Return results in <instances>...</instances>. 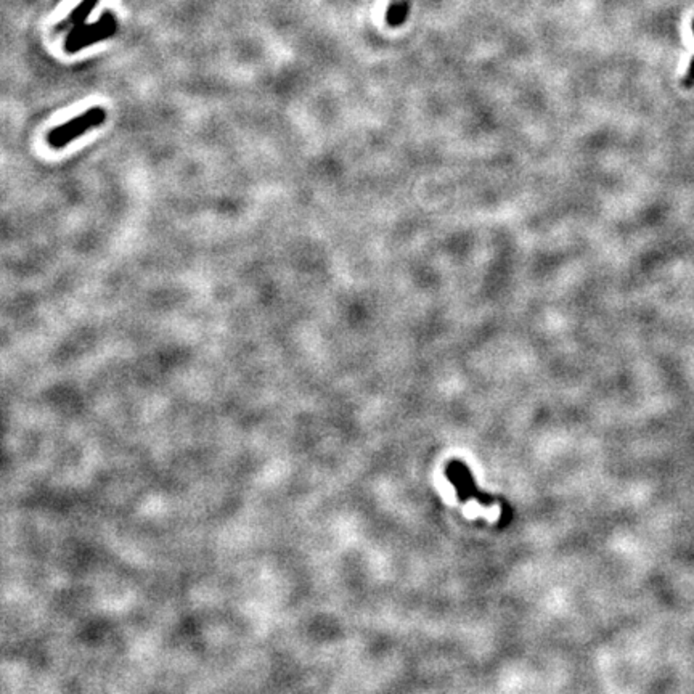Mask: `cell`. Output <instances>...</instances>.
<instances>
[{"instance_id":"1","label":"cell","mask_w":694,"mask_h":694,"mask_svg":"<svg viewBox=\"0 0 694 694\" xmlns=\"http://www.w3.org/2000/svg\"><path fill=\"white\" fill-rule=\"evenodd\" d=\"M106 121V111L100 106L95 108H90L84 111L83 115H79L76 117H73L71 121H68L65 124H60L55 129H52L47 135V143L55 149L65 148L66 145H70L73 140L79 139L84 134L89 132V130L98 127L100 124H103Z\"/></svg>"},{"instance_id":"2","label":"cell","mask_w":694,"mask_h":694,"mask_svg":"<svg viewBox=\"0 0 694 694\" xmlns=\"http://www.w3.org/2000/svg\"><path fill=\"white\" fill-rule=\"evenodd\" d=\"M446 473H447V479L455 485L456 495H458V500L461 503H465L466 500L470 498H476L479 500V503L487 506H492L497 503L495 497L487 495V493L479 490V487L476 485V483H474L471 471L468 470L465 463H461L458 460L448 461Z\"/></svg>"},{"instance_id":"3","label":"cell","mask_w":694,"mask_h":694,"mask_svg":"<svg viewBox=\"0 0 694 694\" xmlns=\"http://www.w3.org/2000/svg\"><path fill=\"white\" fill-rule=\"evenodd\" d=\"M410 5H411V0H394V2L389 5V9H387V14H386L387 24H389V26H392V28L402 26L405 20L409 18Z\"/></svg>"}]
</instances>
